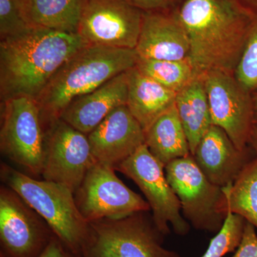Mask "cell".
Listing matches in <instances>:
<instances>
[{
    "instance_id": "27",
    "label": "cell",
    "mask_w": 257,
    "mask_h": 257,
    "mask_svg": "<svg viewBox=\"0 0 257 257\" xmlns=\"http://www.w3.org/2000/svg\"><path fill=\"white\" fill-rule=\"evenodd\" d=\"M255 226L246 221L239 246L231 257H257V235Z\"/></svg>"
},
{
    "instance_id": "21",
    "label": "cell",
    "mask_w": 257,
    "mask_h": 257,
    "mask_svg": "<svg viewBox=\"0 0 257 257\" xmlns=\"http://www.w3.org/2000/svg\"><path fill=\"white\" fill-rule=\"evenodd\" d=\"M145 136L147 148L165 167L173 161L191 155L175 104L147 128Z\"/></svg>"
},
{
    "instance_id": "16",
    "label": "cell",
    "mask_w": 257,
    "mask_h": 257,
    "mask_svg": "<svg viewBox=\"0 0 257 257\" xmlns=\"http://www.w3.org/2000/svg\"><path fill=\"white\" fill-rule=\"evenodd\" d=\"M253 155L249 147L241 151L222 128L211 125L192 156L211 183L222 188L234 183Z\"/></svg>"
},
{
    "instance_id": "11",
    "label": "cell",
    "mask_w": 257,
    "mask_h": 257,
    "mask_svg": "<svg viewBox=\"0 0 257 257\" xmlns=\"http://www.w3.org/2000/svg\"><path fill=\"white\" fill-rule=\"evenodd\" d=\"M143 14L128 0H87L77 34L90 45L135 50Z\"/></svg>"
},
{
    "instance_id": "6",
    "label": "cell",
    "mask_w": 257,
    "mask_h": 257,
    "mask_svg": "<svg viewBox=\"0 0 257 257\" xmlns=\"http://www.w3.org/2000/svg\"><path fill=\"white\" fill-rule=\"evenodd\" d=\"M166 177L180 202L183 215L194 229L217 233L228 213L221 187L206 177L192 155L170 162Z\"/></svg>"
},
{
    "instance_id": "3",
    "label": "cell",
    "mask_w": 257,
    "mask_h": 257,
    "mask_svg": "<svg viewBox=\"0 0 257 257\" xmlns=\"http://www.w3.org/2000/svg\"><path fill=\"white\" fill-rule=\"evenodd\" d=\"M138 58L133 49L90 45L81 49L57 71L35 99L43 126L60 118L76 98L133 69Z\"/></svg>"
},
{
    "instance_id": "29",
    "label": "cell",
    "mask_w": 257,
    "mask_h": 257,
    "mask_svg": "<svg viewBox=\"0 0 257 257\" xmlns=\"http://www.w3.org/2000/svg\"><path fill=\"white\" fill-rule=\"evenodd\" d=\"M38 257H82L67 248L56 235Z\"/></svg>"
},
{
    "instance_id": "18",
    "label": "cell",
    "mask_w": 257,
    "mask_h": 257,
    "mask_svg": "<svg viewBox=\"0 0 257 257\" xmlns=\"http://www.w3.org/2000/svg\"><path fill=\"white\" fill-rule=\"evenodd\" d=\"M127 74L126 106L145 132L175 105L177 93L144 75L135 67Z\"/></svg>"
},
{
    "instance_id": "5",
    "label": "cell",
    "mask_w": 257,
    "mask_h": 257,
    "mask_svg": "<svg viewBox=\"0 0 257 257\" xmlns=\"http://www.w3.org/2000/svg\"><path fill=\"white\" fill-rule=\"evenodd\" d=\"M145 212L89 223L82 257H181L164 247L165 235Z\"/></svg>"
},
{
    "instance_id": "14",
    "label": "cell",
    "mask_w": 257,
    "mask_h": 257,
    "mask_svg": "<svg viewBox=\"0 0 257 257\" xmlns=\"http://www.w3.org/2000/svg\"><path fill=\"white\" fill-rule=\"evenodd\" d=\"M87 138L96 162L114 169L145 144V132L126 104L111 111Z\"/></svg>"
},
{
    "instance_id": "28",
    "label": "cell",
    "mask_w": 257,
    "mask_h": 257,
    "mask_svg": "<svg viewBox=\"0 0 257 257\" xmlns=\"http://www.w3.org/2000/svg\"><path fill=\"white\" fill-rule=\"evenodd\" d=\"M143 12H168L179 9L186 0H128Z\"/></svg>"
},
{
    "instance_id": "19",
    "label": "cell",
    "mask_w": 257,
    "mask_h": 257,
    "mask_svg": "<svg viewBox=\"0 0 257 257\" xmlns=\"http://www.w3.org/2000/svg\"><path fill=\"white\" fill-rule=\"evenodd\" d=\"M32 29L77 34L87 0H16Z\"/></svg>"
},
{
    "instance_id": "13",
    "label": "cell",
    "mask_w": 257,
    "mask_h": 257,
    "mask_svg": "<svg viewBox=\"0 0 257 257\" xmlns=\"http://www.w3.org/2000/svg\"><path fill=\"white\" fill-rule=\"evenodd\" d=\"M211 123L222 128L236 148H248L253 124L252 94L235 78L234 74L211 71L202 74Z\"/></svg>"
},
{
    "instance_id": "17",
    "label": "cell",
    "mask_w": 257,
    "mask_h": 257,
    "mask_svg": "<svg viewBox=\"0 0 257 257\" xmlns=\"http://www.w3.org/2000/svg\"><path fill=\"white\" fill-rule=\"evenodd\" d=\"M127 71L118 74L92 92L79 96L67 106L60 118L88 135L116 108L126 104Z\"/></svg>"
},
{
    "instance_id": "15",
    "label": "cell",
    "mask_w": 257,
    "mask_h": 257,
    "mask_svg": "<svg viewBox=\"0 0 257 257\" xmlns=\"http://www.w3.org/2000/svg\"><path fill=\"white\" fill-rule=\"evenodd\" d=\"M135 50L142 58L189 60L190 42L177 10L144 12L143 25Z\"/></svg>"
},
{
    "instance_id": "22",
    "label": "cell",
    "mask_w": 257,
    "mask_h": 257,
    "mask_svg": "<svg viewBox=\"0 0 257 257\" xmlns=\"http://www.w3.org/2000/svg\"><path fill=\"white\" fill-rule=\"evenodd\" d=\"M222 189L228 209L257 229V157L245 166L234 183Z\"/></svg>"
},
{
    "instance_id": "20",
    "label": "cell",
    "mask_w": 257,
    "mask_h": 257,
    "mask_svg": "<svg viewBox=\"0 0 257 257\" xmlns=\"http://www.w3.org/2000/svg\"><path fill=\"white\" fill-rule=\"evenodd\" d=\"M175 105L193 155L212 125L202 74L177 93Z\"/></svg>"
},
{
    "instance_id": "10",
    "label": "cell",
    "mask_w": 257,
    "mask_h": 257,
    "mask_svg": "<svg viewBox=\"0 0 257 257\" xmlns=\"http://www.w3.org/2000/svg\"><path fill=\"white\" fill-rule=\"evenodd\" d=\"M45 150L42 175L75 193L96 160L87 135L61 118L43 126Z\"/></svg>"
},
{
    "instance_id": "8",
    "label": "cell",
    "mask_w": 257,
    "mask_h": 257,
    "mask_svg": "<svg viewBox=\"0 0 257 257\" xmlns=\"http://www.w3.org/2000/svg\"><path fill=\"white\" fill-rule=\"evenodd\" d=\"M132 179L147 198L152 211V220L165 236L170 234L169 224L179 236H186L190 225L181 214L180 202L166 177L165 166L157 160L147 145L115 167Z\"/></svg>"
},
{
    "instance_id": "31",
    "label": "cell",
    "mask_w": 257,
    "mask_h": 257,
    "mask_svg": "<svg viewBox=\"0 0 257 257\" xmlns=\"http://www.w3.org/2000/svg\"><path fill=\"white\" fill-rule=\"evenodd\" d=\"M237 1L257 14V0H237Z\"/></svg>"
},
{
    "instance_id": "4",
    "label": "cell",
    "mask_w": 257,
    "mask_h": 257,
    "mask_svg": "<svg viewBox=\"0 0 257 257\" xmlns=\"http://www.w3.org/2000/svg\"><path fill=\"white\" fill-rule=\"evenodd\" d=\"M1 179L44 219L54 234L71 251L82 255L89 223L79 211L74 192L51 181L38 180L1 164Z\"/></svg>"
},
{
    "instance_id": "32",
    "label": "cell",
    "mask_w": 257,
    "mask_h": 257,
    "mask_svg": "<svg viewBox=\"0 0 257 257\" xmlns=\"http://www.w3.org/2000/svg\"><path fill=\"white\" fill-rule=\"evenodd\" d=\"M253 124H257V92L252 94Z\"/></svg>"
},
{
    "instance_id": "12",
    "label": "cell",
    "mask_w": 257,
    "mask_h": 257,
    "mask_svg": "<svg viewBox=\"0 0 257 257\" xmlns=\"http://www.w3.org/2000/svg\"><path fill=\"white\" fill-rule=\"evenodd\" d=\"M46 221L13 189H0V243L4 257H38L53 236Z\"/></svg>"
},
{
    "instance_id": "30",
    "label": "cell",
    "mask_w": 257,
    "mask_h": 257,
    "mask_svg": "<svg viewBox=\"0 0 257 257\" xmlns=\"http://www.w3.org/2000/svg\"><path fill=\"white\" fill-rule=\"evenodd\" d=\"M248 146L251 149L254 153L255 156L257 157V124L253 125L248 138Z\"/></svg>"
},
{
    "instance_id": "1",
    "label": "cell",
    "mask_w": 257,
    "mask_h": 257,
    "mask_svg": "<svg viewBox=\"0 0 257 257\" xmlns=\"http://www.w3.org/2000/svg\"><path fill=\"white\" fill-rule=\"evenodd\" d=\"M190 42L189 60L199 74H234L257 14L237 0H186L177 10Z\"/></svg>"
},
{
    "instance_id": "26",
    "label": "cell",
    "mask_w": 257,
    "mask_h": 257,
    "mask_svg": "<svg viewBox=\"0 0 257 257\" xmlns=\"http://www.w3.org/2000/svg\"><path fill=\"white\" fill-rule=\"evenodd\" d=\"M32 28L24 20L16 0H0V39L20 36Z\"/></svg>"
},
{
    "instance_id": "9",
    "label": "cell",
    "mask_w": 257,
    "mask_h": 257,
    "mask_svg": "<svg viewBox=\"0 0 257 257\" xmlns=\"http://www.w3.org/2000/svg\"><path fill=\"white\" fill-rule=\"evenodd\" d=\"M115 171L110 165L96 162L74 193L77 207L87 222L119 219L150 210L148 202L126 187Z\"/></svg>"
},
{
    "instance_id": "25",
    "label": "cell",
    "mask_w": 257,
    "mask_h": 257,
    "mask_svg": "<svg viewBox=\"0 0 257 257\" xmlns=\"http://www.w3.org/2000/svg\"><path fill=\"white\" fill-rule=\"evenodd\" d=\"M234 77L248 92H257V23L235 70Z\"/></svg>"
},
{
    "instance_id": "24",
    "label": "cell",
    "mask_w": 257,
    "mask_h": 257,
    "mask_svg": "<svg viewBox=\"0 0 257 257\" xmlns=\"http://www.w3.org/2000/svg\"><path fill=\"white\" fill-rule=\"evenodd\" d=\"M246 222L242 216L233 214L228 209L222 227L211 239L202 257H223L236 250L241 242Z\"/></svg>"
},
{
    "instance_id": "2",
    "label": "cell",
    "mask_w": 257,
    "mask_h": 257,
    "mask_svg": "<svg viewBox=\"0 0 257 257\" xmlns=\"http://www.w3.org/2000/svg\"><path fill=\"white\" fill-rule=\"evenodd\" d=\"M89 44L78 34L32 29L0 42L1 101L36 99L54 74Z\"/></svg>"
},
{
    "instance_id": "23",
    "label": "cell",
    "mask_w": 257,
    "mask_h": 257,
    "mask_svg": "<svg viewBox=\"0 0 257 257\" xmlns=\"http://www.w3.org/2000/svg\"><path fill=\"white\" fill-rule=\"evenodd\" d=\"M135 67L144 75L176 93L200 75L189 60H158L139 57Z\"/></svg>"
},
{
    "instance_id": "7",
    "label": "cell",
    "mask_w": 257,
    "mask_h": 257,
    "mask_svg": "<svg viewBox=\"0 0 257 257\" xmlns=\"http://www.w3.org/2000/svg\"><path fill=\"white\" fill-rule=\"evenodd\" d=\"M0 149L29 175H42L45 130L35 99L20 96L2 101Z\"/></svg>"
}]
</instances>
